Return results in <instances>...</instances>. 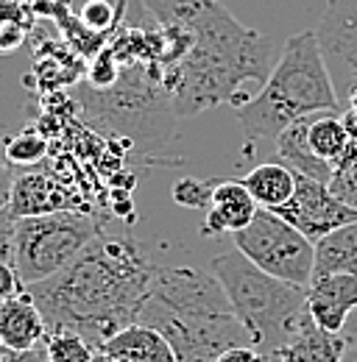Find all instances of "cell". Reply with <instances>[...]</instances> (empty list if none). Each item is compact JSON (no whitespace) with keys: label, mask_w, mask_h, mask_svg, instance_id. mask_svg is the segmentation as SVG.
I'll return each instance as SVG.
<instances>
[{"label":"cell","mask_w":357,"mask_h":362,"mask_svg":"<svg viewBox=\"0 0 357 362\" xmlns=\"http://www.w3.org/2000/svg\"><path fill=\"white\" fill-rule=\"evenodd\" d=\"M266 360H268V362H276V360H271V357H266Z\"/></svg>","instance_id":"cell-38"},{"label":"cell","mask_w":357,"mask_h":362,"mask_svg":"<svg viewBox=\"0 0 357 362\" xmlns=\"http://www.w3.org/2000/svg\"><path fill=\"white\" fill-rule=\"evenodd\" d=\"M234 109L243 132L254 139H276L282 129L315 112H341L318 34L288 37L260 92Z\"/></svg>","instance_id":"cell-4"},{"label":"cell","mask_w":357,"mask_h":362,"mask_svg":"<svg viewBox=\"0 0 357 362\" xmlns=\"http://www.w3.org/2000/svg\"><path fill=\"white\" fill-rule=\"evenodd\" d=\"M210 195H212V184H204V181H196V179H181L174 187V201L181 204V206L207 209Z\"/></svg>","instance_id":"cell-24"},{"label":"cell","mask_w":357,"mask_h":362,"mask_svg":"<svg viewBox=\"0 0 357 362\" xmlns=\"http://www.w3.org/2000/svg\"><path fill=\"white\" fill-rule=\"evenodd\" d=\"M315 34L344 109L346 98L357 87V0H327Z\"/></svg>","instance_id":"cell-8"},{"label":"cell","mask_w":357,"mask_h":362,"mask_svg":"<svg viewBox=\"0 0 357 362\" xmlns=\"http://www.w3.org/2000/svg\"><path fill=\"white\" fill-rule=\"evenodd\" d=\"M8 362H50V354H47L45 340H40L31 349H20V351L8 349Z\"/></svg>","instance_id":"cell-30"},{"label":"cell","mask_w":357,"mask_h":362,"mask_svg":"<svg viewBox=\"0 0 357 362\" xmlns=\"http://www.w3.org/2000/svg\"><path fill=\"white\" fill-rule=\"evenodd\" d=\"M341 362H357V349H355V346H346V351H344Z\"/></svg>","instance_id":"cell-34"},{"label":"cell","mask_w":357,"mask_h":362,"mask_svg":"<svg viewBox=\"0 0 357 362\" xmlns=\"http://www.w3.org/2000/svg\"><path fill=\"white\" fill-rule=\"evenodd\" d=\"M137 323L159 329L174 346L176 362H215L226 349L251 343L221 281L212 273L184 265H157Z\"/></svg>","instance_id":"cell-3"},{"label":"cell","mask_w":357,"mask_h":362,"mask_svg":"<svg viewBox=\"0 0 357 362\" xmlns=\"http://www.w3.org/2000/svg\"><path fill=\"white\" fill-rule=\"evenodd\" d=\"M59 209H73L70 192L59 184L50 173H23L14 179L11 198H8V212L14 218H31V215H47Z\"/></svg>","instance_id":"cell-12"},{"label":"cell","mask_w":357,"mask_h":362,"mask_svg":"<svg viewBox=\"0 0 357 362\" xmlns=\"http://www.w3.org/2000/svg\"><path fill=\"white\" fill-rule=\"evenodd\" d=\"M26 34H28L26 23H6V25H0V56L14 53L17 47L26 42Z\"/></svg>","instance_id":"cell-26"},{"label":"cell","mask_w":357,"mask_h":362,"mask_svg":"<svg viewBox=\"0 0 357 362\" xmlns=\"http://www.w3.org/2000/svg\"><path fill=\"white\" fill-rule=\"evenodd\" d=\"M341 120H344V129L349 132V136L357 142V109H341Z\"/></svg>","instance_id":"cell-32"},{"label":"cell","mask_w":357,"mask_h":362,"mask_svg":"<svg viewBox=\"0 0 357 362\" xmlns=\"http://www.w3.org/2000/svg\"><path fill=\"white\" fill-rule=\"evenodd\" d=\"M115 17H118V11H115V6L109 0H87V3H81V23L95 34H103L106 28H112Z\"/></svg>","instance_id":"cell-23"},{"label":"cell","mask_w":357,"mask_h":362,"mask_svg":"<svg viewBox=\"0 0 357 362\" xmlns=\"http://www.w3.org/2000/svg\"><path fill=\"white\" fill-rule=\"evenodd\" d=\"M45 346H47L50 362H92L95 351H98L84 334L70 332V329L47 332Z\"/></svg>","instance_id":"cell-20"},{"label":"cell","mask_w":357,"mask_h":362,"mask_svg":"<svg viewBox=\"0 0 357 362\" xmlns=\"http://www.w3.org/2000/svg\"><path fill=\"white\" fill-rule=\"evenodd\" d=\"M154 273L157 262L140 240L101 231L64 271L26 290L47 332L70 329L101 349L115 332L137 323Z\"/></svg>","instance_id":"cell-2"},{"label":"cell","mask_w":357,"mask_h":362,"mask_svg":"<svg viewBox=\"0 0 357 362\" xmlns=\"http://www.w3.org/2000/svg\"><path fill=\"white\" fill-rule=\"evenodd\" d=\"M215 362H268V360L260 354L257 346L243 343V346H232V349L221 351V354L215 357Z\"/></svg>","instance_id":"cell-28"},{"label":"cell","mask_w":357,"mask_h":362,"mask_svg":"<svg viewBox=\"0 0 357 362\" xmlns=\"http://www.w3.org/2000/svg\"><path fill=\"white\" fill-rule=\"evenodd\" d=\"M357 310V276L355 273H327L315 276L307 284V313L312 320L341 334L349 315Z\"/></svg>","instance_id":"cell-10"},{"label":"cell","mask_w":357,"mask_h":362,"mask_svg":"<svg viewBox=\"0 0 357 362\" xmlns=\"http://www.w3.org/2000/svg\"><path fill=\"white\" fill-rule=\"evenodd\" d=\"M210 271L226 290V298L246 326L251 346H257L263 357H276L307 315V287L271 276L237 248L218 254L210 262Z\"/></svg>","instance_id":"cell-5"},{"label":"cell","mask_w":357,"mask_h":362,"mask_svg":"<svg viewBox=\"0 0 357 362\" xmlns=\"http://www.w3.org/2000/svg\"><path fill=\"white\" fill-rule=\"evenodd\" d=\"M28 17H31V11H28L26 0H0V25H6V23L28 25Z\"/></svg>","instance_id":"cell-29"},{"label":"cell","mask_w":357,"mask_h":362,"mask_svg":"<svg viewBox=\"0 0 357 362\" xmlns=\"http://www.w3.org/2000/svg\"><path fill=\"white\" fill-rule=\"evenodd\" d=\"M59 3H70V6H79V3H87V0H59Z\"/></svg>","instance_id":"cell-37"},{"label":"cell","mask_w":357,"mask_h":362,"mask_svg":"<svg viewBox=\"0 0 357 362\" xmlns=\"http://www.w3.org/2000/svg\"><path fill=\"white\" fill-rule=\"evenodd\" d=\"M232 237H234V248L243 257H249L257 268L299 287L310 284L315 243L276 212L260 206L251 223Z\"/></svg>","instance_id":"cell-7"},{"label":"cell","mask_w":357,"mask_h":362,"mask_svg":"<svg viewBox=\"0 0 357 362\" xmlns=\"http://www.w3.org/2000/svg\"><path fill=\"white\" fill-rule=\"evenodd\" d=\"M11 187H14V176L8 173L6 162L0 159V209L8 206V198H11Z\"/></svg>","instance_id":"cell-31"},{"label":"cell","mask_w":357,"mask_h":362,"mask_svg":"<svg viewBox=\"0 0 357 362\" xmlns=\"http://www.w3.org/2000/svg\"><path fill=\"white\" fill-rule=\"evenodd\" d=\"M243 184L263 209H279L282 204L290 201L296 189V173L282 162H266V165H257L243 179Z\"/></svg>","instance_id":"cell-18"},{"label":"cell","mask_w":357,"mask_h":362,"mask_svg":"<svg viewBox=\"0 0 357 362\" xmlns=\"http://www.w3.org/2000/svg\"><path fill=\"white\" fill-rule=\"evenodd\" d=\"M157 23L184 28L187 47L165 67L162 90L176 117H193L221 103H246V81L271 76V37L237 23L218 0H145Z\"/></svg>","instance_id":"cell-1"},{"label":"cell","mask_w":357,"mask_h":362,"mask_svg":"<svg viewBox=\"0 0 357 362\" xmlns=\"http://www.w3.org/2000/svg\"><path fill=\"white\" fill-rule=\"evenodd\" d=\"M318 115V112H315ZM312 115L290 123L288 129H282L276 134V159L282 165H288L293 173H302V176H310V179H318L324 184H329L332 179V165H327L324 159H318L312 153L310 142H307V129H310Z\"/></svg>","instance_id":"cell-16"},{"label":"cell","mask_w":357,"mask_h":362,"mask_svg":"<svg viewBox=\"0 0 357 362\" xmlns=\"http://www.w3.org/2000/svg\"><path fill=\"white\" fill-rule=\"evenodd\" d=\"M346 351V340L344 334H335V332H327L321 329L312 315L302 317V323L296 326V332L290 334V340L279 349L276 357L271 360L276 362H341Z\"/></svg>","instance_id":"cell-14"},{"label":"cell","mask_w":357,"mask_h":362,"mask_svg":"<svg viewBox=\"0 0 357 362\" xmlns=\"http://www.w3.org/2000/svg\"><path fill=\"white\" fill-rule=\"evenodd\" d=\"M260 204L254 195L246 189L243 181H221L212 184V195L207 204V218H204V234H237L240 228L251 223L257 215Z\"/></svg>","instance_id":"cell-11"},{"label":"cell","mask_w":357,"mask_h":362,"mask_svg":"<svg viewBox=\"0 0 357 362\" xmlns=\"http://www.w3.org/2000/svg\"><path fill=\"white\" fill-rule=\"evenodd\" d=\"M92 362H118L115 357H109L106 351H95V357H92Z\"/></svg>","instance_id":"cell-35"},{"label":"cell","mask_w":357,"mask_h":362,"mask_svg":"<svg viewBox=\"0 0 357 362\" xmlns=\"http://www.w3.org/2000/svg\"><path fill=\"white\" fill-rule=\"evenodd\" d=\"M45 334H47L45 317L28 290L0 304V346L14 351L31 349L45 340Z\"/></svg>","instance_id":"cell-15"},{"label":"cell","mask_w":357,"mask_h":362,"mask_svg":"<svg viewBox=\"0 0 357 362\" xmlns=\"http://www.w3.org/2000/svg\"><path fill=\"white\" fill-rule=\"evenodd\" d=\"M23 290H26V284L20 281L14 265L11 262H0V304L8 301V298H14V296H20Z\"/></svg>","instance_id":"cell-27"},{"label":"cell","mask_w":357,"mask_h":362,"mask_svg":"<svg viewBox=\"0 0 357 362\" xmlns=\"http://www.w3.org/2000/svg\"><path fill=\"white\" fill-rule=\"evenodd\" d=\"M344 340H346V346H355L357 349V310L349 315V320H346V326H344Z\"/></svg>","instance_id":"cell-33"},{"label":"cell","mask_w":357,"mask_h":362,"mask_svg":"<svg viewBox=\"0 0 357 362\" xmlns=\"http://www.w3.org/2000/svg\"><path fill=\"white\" fill-rule=\"evenodd\" d=\"M327 273H355L357 276V221L329 231L315 243L312 279Z\"/></svg>","instance_id":"cell-17"},{"label":"cell","mask_w":357,"mask_h":362,"mask_svg":"<svg viewBox=\"0 0 357 362\" xmlns=\"http://www.w3.org/2000/svg\"><path fill=\"white\" fill-rule=\"evenodd\" d=\"M0 362H8V349L6 346H0Z\"/></svg>","instance_id":"cell-36"},{"label":"cell","mask_w":357,"mask_h":362,"mask_svg":"<svg viewBox=\"0 0 357 362\" xmlns=\"http://www.w3.org/2000/svg\"><path fill=\"white\" fill-rule=\"evenodd\" d=\"M45 148H47V142H45L42 136L34 134V132H26V134L8 139L6 156L14 165H34V162H40L45 156Z\"/></svg>","instance_id":"cell-22"},{"label":"cell","mask_w":357,"mask_h":362,"mask_svg":"<svg viewBox=\"0 0 357 362\" xmlns=\"http://www.w3.org/2000/svg\"><path fill=\"white\" fill-rule=\"evenodd\" d=\"M271 212L285 218L290 226H296L312 243H318L321 237H327L335 228L357 221V209L338 201L324 181L302 176V173H296V189H293L290 201Z\"/></svg>","instance_id":"cell-9"},{"label":"cell","mask_w":357,"mask_h":362,"mask_svg":"<svg viewBox=\"0 0 357 362\" xmlns=\"http://www.w3.org/2000/svg\"><path fill=\"white\" fill-rule=\"evenodd\" d=\"M332 189V195L338 201H344L346 206L357 209V142L346 148V153L338 159V165L332 168V179L327 184Z\"/></svg>","instance_id":"cell-21"},{"label":"cell","mask_w":357,"mask_h":362,"mask_svg":"<svg viewBox=\"0 0 357 362\" xmlns=\"http://www.w3.org/2000/svg\"><path fill=\"white\" fill-rule=\"evenodd\" d=\"M307 142H310L312 153L318 159H324L327 165H338V159L346 153V148L355 142L349 132L344 129L341 112H318L312 115L310 129H307Z\"/></svg>","instance_id":"cell-19"},{"label":"cell","mask_w":357,"mask_h":362,"mask_svg":"<svg viewBox=\"0 0 357 362\" xmlns=\"http://www.w3.org/2000/svg\"><path fill=\"white\" fill-rule=\"evenodd\" d=\"M14 226H17V218L8 212V206L0 209V262H11L14 257Z\"/></svg>","instance_id":"cell-25"},{"label":"cell","mask_w":357,"mask_h":362,"mask_svg":"<svg viewBox=\"0 0 357 362\" xmlns=\"http://www.w3.org/2000/svg\"><path fill=\"white\" fill-rule=\"evenodd\" d=\"M98 351H106L118 362H176L174 346L168 343V337L148 323L123 326Z\"/></svg>","instance_id":"cell-13"},{"label":"cell","mask_w":357,"mask_h":362,"mask_svg":"<svg viewBox=\"0 0 357 362\" xmlns=\"http://www.w3.org/2000/svg\"><path fill=\"white\" fill-rule=\"evenodd\" d=\"M101 234V223L81 209H59L47 215L17 218L14 226V271L20 281L40 284L64 271Z\"/></svg>","instance_id":"cell-6"}]
</instances>
